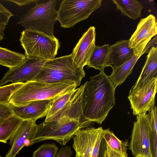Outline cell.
<instances>
[{
  "mask_svg": "<svg viewBox=\"0 0 157 157\" xmlns=\"http://www.w3.org/2000/svg\"><path fill=\"white\" fill-rule=\"evenodd\" d=\"M94 123L75 107L64 106L37 125L29 139V146L51 140L64 146L79 129L92 127Z\"/></svg>",
  "mask_w": 157,
  "mask_h": 157,
  "instance_id": "1",
  "label": "cell"
},
{
  "mask_svg": "<svg viewBox=\"0 0 157 157\" xmlns=\"http://www.w3.org/2000/svg\"><path fill=\"white\" fill-rule=\"evenodd\" d=\"M73 153L71 147L66 146L61 148L56 155V157H70Z\"/></svg>",
  "mask_w": 157,
  "mask_h": 157,
  "instance_id": "30",
  "label": "cell"
},
{
  "mask_svg": "<svg viewBox=\"0 0 157 157\" xmlns=\"http://www.w3.org/2000/svg\"><path fill=\"white\" fill-rule=\"evenodd\" d=\"M75 157H84V156L82 155H76Z\"/></svg>",
  "mask_w": 157,
  "mask_h": 157,
  "instance_id": "36",
  "label": "cell"
},
{
  "mask_svg": "<svg viewBox=\"0 0 157 157\" xmlns=\"http://www.w3.org/2000/svg\"><path fill=\"white\" fill-rule=\"evenodd\" d=\"M25 55L0 46V65L10 69L16 67L22 63Z\"/></svg>",
  "mask_w": 157,
  "mask_h": 157,
  "instance_id": "21",
  "label": "cell"
},
{
  "mask_svg": "<svg viewBox=\"0 0 157 157\" xmlns=\"http://www.w3.org/2000/svg\"><path fill=\"white\" fill-rule=\"evenodd\" d=\"M102 135L106 144L112 150L125 157H128L127 153V141H121L109 128L103 129Z\"/></svg>",
  "mask_w": 157,
  "mask_h": 157,
  "instance_id": "23",
  "label": "cell"
},
{
  "mask_svg": "<svg viewBox=\"0 0 157 157\" xmlns=\"http://www.w3.org/2000/svg\"><path fill=\"white\" fill-rule=\"evenodd\" d=\"M55 98L33 101L21 106L10 105L13 115L23 120L36 121L37 119L46 116Z\"/></svg>",
  "mask_w": 157,
  "mask_h": 157,
  "instance_id": "13",
  "label": "cell"
},
{
  "mask_svg": "<svg viewBox=\"0 0 157 157\" xmlns=\"http://www.w3.org/2000/svg\"><path fill=\"white\" fill-rule=\"evenodd\" d=\"M136 157H146L143 156V155H139L137 156Z\"/></svg>",
  "mask_w": 157,
  "mask_h": 157,
  "instance_id": "37",
  "label": "cell"
},
{
  "mask_svg": "<svg viewBox=\"0 0 157 157\" xmlns=\"http://www.w3.org/2000/svg\"><path fill=\"white\" fill-rule=\"evenodd\" d=\"M6 25L0 24V42L5 38L4 31L6 28Z\"/></svg>",
  "mask_w": 157,
  "mask_h": 157,
  "instance_id": "34",
  "label": "cell"
},
{
  "mask_svg": "<svg viewBox=\"0 0 157 157\" xmlns=\"http://www.w3.org/2000/svg\"><path fill=\"white\" fill-rule=\"evenodd\" d=\"M85 83L83 113L89 120L101 124L115 104V88L104 71Z\"/></svg>",
  "mask_w": 157,
  "mask_h": 157,
  "instance_id": "2",
  "label": "cell"
},
{
  "mask_svg": "<svg viewBox=\"0 0 157 157\" xmlns=\"http://www.w3.org/2000/svg\"><path fill=\"white\" fill-rule=\"evenodd\" d=\"M102 130L99 134L94 147L91 157H98L101 143L103 139Z\"/></svg>",
  "mask_w": 157,
  "mask_h": 157,
  "instance_id": "29",
  "label": "cell"
},
{
  "mask_svg": "<svg viewBox=\"0 0 157 157\" xmlns=\"http://www.w3.org/2000/svg\"><path fill=\"white\" fill-rule=\"evenodd\" d=\"M6 1L10 2L17 4L20 7L29 5L33 3L37 4L38 0H8Z\"/></svg>",
  "mask_w": 157,
  "mask_h": 157,
  "instance_id": "31",
  "label": "cell"
},
{
  "mask_svg": "<svg viewBox=\"0 0 157 157\" xmlns=\"http://www.w3.org/2000/svg\"><path fill=\"white\" fill-rule=\"evenodd\" d=\"M25 82L12 83L0 87V104H9L12 94Z\"/></svg>",
  "mask_w": 157,
  "mask_h": 157,
  "instance_id": "26",
  "label": "cell"
},
{
  "mask_svg": "<svg viewBox=\"0 0 157 157\" xmlns=\"http://www.w3.org/2000/svg\"><path fill=\"white\" fill-rule=\"evenodd\" d=\"M37 126L35 121L23 120L9 140L11 147L5 157H15L25 146V143L29 146V140Z\"/></svg>",
  "mask_w": 157,
  "mask_h": 157,
  "instance_id": "15",
  "label": "cell"
},
{
  "mask_svg": "<svg viewBox=\"0 0 157 157\" xmlns=\"http://www.w3.org/2000/svg\"><path fill=\"white\" fill-rule=\"evenodd\" d=\"M13 115L12 108L9 104H0V123Z\"/></svg>",
  "mask_w": 157,
  "mask_h": 157,
  "instance_id": "28",
  "label": "cell"
},
{
  "mask_svg": "<svg viewBox=\"0 0 157 157\" xmlns=\"http://www.w3.org/2000/svg\"><path fill=\"white\" fill-rule=\"evenodd\" d=\"M157 33L156 17L150 14L140 21L136 30L129 40V47L134 50L142 44L148 43Z\"/></svg>",
  "mask_w": 157,
  "mask_h": 157,
  "instance_id": "14",
  "label": "cell"
},
{
  "mask_svg": "<svg viewBox=\"0 0 157 157\" xmlns=\"http://www.w3.org/2000/svg\"><path fill=\"white\" fill-rule=\"evenodd\" d=\"M102 0H63L57 10V20L64 28L72 27L87 19L101 6Z\"/></svg>",
  "mask_w": 157,
  "mask_h": 157,
  "instance_id": "7",
  "label": "cell"
},
{
  "mask_svg": "<svg viewBox=\"0 0 157 157\" xmlns=\"http://www.w3.org/2000/svg\"><path fill=\"white\" fill-rule=\"evenodd\" d=\"M117 9L122 15L133 20H136L141 16V11L143 8L141 3L136 0H112Z\"/></svg>",
  "mask_w": 157,
  "mask_h": 157,
  "instance_id": "19",
  "label": "cell"
},
{
  "mask_svg": "<svg viewBox=\"0 0 157 157\" xmlns=\"http://www.w3.org/2000/svg\"><path fill=\"white\" fill-rule=\"evenodd\" d=\"M131 136L130 149L135 157L141 155L151 157L150 140V125L148 114L137 115Z\"/></svg>",
  "mask_w": 157,
  "mask_h": 157,
  "instance_id": "8",
  "label": "cell"
},
{
  "mask_svg": "<svg viewBox=\"0 0 157 157\" xmlns=\"http://www.w3.org/2000/svg\"><path fill=\"white\" fill-rule=\"evenodd\" d=\"M128 42L129 40H122L109 46L105 67L110 66L112 70L115 69L133 56V49L129 47Z\"/></svg>",
  "mask_w": 157,
  "mask_h": 157,
  "instance_id": "16",
  "label": "cell"
},
{
  "mask_svg": "<svg viewBox=\"0 0 157 157\" xmlns=\"http://www.w3.org/2000/svg\"><path fill=\"white\" fill-rule=\"evenodd\" d=\"M46 60L26 57L21 64L9 69L0 80V86L10 82L15 83L33 80L40 73Z\"/></svg>",
  "mask_w": 157,
  "mask_h": 157,
  "instance_id": "10",
  "label": "cell"
},
{
  "mask_svg": "<svg viewBox=\"0 0 157 157\" xmlns=\"http://www.w3.org/2000/svg\"><path fill=\"white\" fill-rule=\"evenodd\" d=\"M157 81V78H153L139 87L131 88L128 98L133 115L146 113L155 106Z\"/></svg>",
  "mask_w": 157,
  "mask_h": 157,
  "instance_id": "9",
  "label": "cell"
},
{
  "mask_svg": "<svg viewBox=\"0 0 157 157\" xmlns=\"http://www.w3.org/2000/svg\"><path fill=\"white\" fill-rule=\"evenodd\" d=\"M56 0L36 4V6L21 16L17 24L25 29L41 32L53 36L54 25L57 20Z\"/></svg>",
  "mask_w": 157,
  "mask_h": 157,
  "instance_id": "6",
  "label": "cell"
},
{
  "mask_svg": "<svg viewBox=\"0 0 157 157\" xmlns=\"http://www.w3.org/2000/svg\"><path fill=\"white\" fill-rule=\"evenodd\" d=\"M85 76L83 68L74 62L70 54L46 60L33 80L49 83L73 82L78 86Z\"/></svg>",
  "mask_w": 157,
  "mask_h": 157,
  "instance_id": "4",
  "label": "cell"
},
{
  "mask_svg": "<svg viewBox=\"0 0 157 157\" xmlns=\"http://www.w3.org/2000/svg\"><path fill=\"white\" fill-rule=\"evenodd\" d=\"M77 87V85L73 82H26L12 94L9 104L21 106L33 101L54 99Z\"/></svg>",
  "mask_w": 157,
  "mask_h": 157,
  "instance_id": "3",
  "label": "cell"
},
{
  "mask_svg": "<svg viewBox=\"0 0 157 157\" xmlns=\"http://www.w3.org/2000/svg\"><path fill=\"white\" fill-rule=\"evenodd\" d=\"M1 156L0 155V157H1Z\"/></svg>",
  "mask_w": 157,
  "mask_h": 157,
  "instance_id": "38",
  "label": "cell"
},
{
  "mask_svg": "<svg viewBox=\"0 0 157 157\" xmlns=\"http://www.w3.org/2000/svg\"><path fill=\"white\" fill-rule=\"evenodd\" d=\"M109 46V44H105L101 46L96 45L90 58L87 67H92L100 71L104 70Z\"/></svg>",
  "mask_w": 157,
  "mask_h": 157,
  "instance_id": "20",
  "label": "cell"
},
{
  "mask_svg": "<svg viewBox=\"0 0 157 157\" xmlns=\"http://www.w3.org/2000/svg\"><path fill=\"white\" fill-rule=\"evenodd\" d=\"M76 90L75 89L69 91L55 98L51 104L46 118L52 116L63 107L71 98Z\"/></svg>",
  "mask_w": 157,
  "mask_h": 157,
  "instance_id": "24",
  "label": "cell"
},
{
  "mask_svg": "<svg viewBox=\"0 0 157 157\" xmlns=\"http://www.w3.org/2000/svg\"><path fill=\"white\" fill-rule=\"evenodd\" d=\"M105 149V142L104 140H102L101 143L98 157H104V153Z\"/></svg>",
  "mask_w": 157,
  "mask_h": 157,
  "instance_id": "33",
  "label": "cell"
},
{
  "mask_svg": "<svg viewBox=\"0 0 157 157\" xmlns=\"http://www.w3.org/2000/svg\"><path fill=\"white\" fill-rule=\"evenodd\" d=\"M95 37V27H90L82 35L71 54L74 62L81 68L88 64L96 46Z\"/></svg>",
  "mask_w": 157,
  "mask_h": 157,
  "instance_id": "11",
  "label": "cell"
},
{
  "mask_svg": "<svg viewBox=\"0 0 157 157\" xmlns=\"http://www.w3.org/2000/svg\"><path fill=\"white\" fill-rule=\"evenodd\" d=\"M23 121L13 115L0 123V142L6 143Z\"/></svg>",
  "mask_w": 157,
  "mask_h": 157,
  "instance_id": "22",
  "label": "cell"
},
{
  "mask_svg": "<svg viewBox=\"0 0 157 157\" xmlns=\"http://www.w3.org/2000/svg\"><path fill=\"white\" fill-rule=\"evenodd\" d=\"M13 14L0 3V24L6 25Z\"/></svg>",
  "mask_w": 157,
  "mask_h": 157,
  "instance_id": "27",
  "label": "cell"
},
{
  "mask_svg": "<svg viewBox=\"0 0 157 157\" xmlns=\"http://www.w3.org/2000/svg\"><path fill=\"white\" fill-rule=\"evenodd\" d=\"M147 45H142L137 49L133 50L134 55L129 60L120 67L113 69L111 74L109 76V80L116 88L124 82L132 71L134 66L140 56Z\"/></svg>",
  "mask_w": 157,
  "mask_h": 157,
  "instance_id": "17",
  "label": "cell"
},
{
  "mask_svg": "<svg viewBox=\"0 0 157 157\" xmlns=\"http://www.w3.org/2000/svg\"><path fill=\"white\" fill-rule=\"evenodd\" d=\"M104 157H108L107 153V152H106V149L104 153Z\"/></svg>",
  "mask_w": 157,
  "mask_h": 157,
  "instance_id": "35",
  "label": "cell"
},
{
  "mask_svg": "<svg viewBox=\"0 0 157 157\" xmlns=\"http://www.w3.org/2000/svg\"><path fill=\"white\" fill-rule=\"evenodd\" d=\"M21 34L20 45L26 57L46 60L55 58L60 45L54 35L28 29L23 30Z\"/></svg>",
  "mask_w": 157,
  "mask_h": 157,
  "instance_id": "5",
  "label": "cell"
},
{
  "mask_svg": "<svg viewBox=\"0 0 157 157\" xmlns=\"http://www.w3.org/2000/svg\"><path fill=\"white\" fill-rule=\"evenodd\" d=\"M103 129L101 127H90L79 129L73 138V147L76 155L91 157L97 139Z\"/></svg>",
  "mask_w": 157,
  "mask_h": 157,
  "instance_id": "12",
  "label": "cell"
},
{
  "mask_svg": "<svg viewBox=\"0 0 157 157\" xmlns=\"http://www.w3.org/2000/svg\"><path fill=\"white\" fill-rule=\"evenodd\" d=\"M141 74L132 89L139 87L153 78H157V47H151L148 52Z\"/></svg>",
  "mask_w": 157,
  "mask_h": 157,
  "instance_id": "18",
  "label": "cell"
},
{
  "mask_svg": "<svg viewBox=\"0 0 157 157\" xmlns=\"http://www.w3.org/2000/svg\"><path fill=\"white\" fill-rule=\"evenodd\" d=\"M58 150V147L54 143L45 144L33 152L32 157H55Z\"/></svg>",
  "mask_w": 157,
  "mask_h": 157,
  "instance_id": "25",
  "label": "cell"
},
{
  "mask_svg": "<svg viewBox=\"0 0 157 157\" xmlns=\"http://www.w3.org/2000/svg\"><path fill=\"white\" fill-rule=\"evenodd\" d=\"M106 151L108 157H125L120 153L112 150L106 144Z\"/></svg>",
  "mask_w": 157,
  "mask_h": 157,
  "instance_id": "32",
  "label": "cell"
},
{
  "mask_svg": "<svg viewBox=\"0 0 157 157\" xmlns=\"http://www.w3.org/2000/svg\"><path fill=\"white\" fill-rule=\"evenodd\" d=\"M0 87H1V86H0Z\"/></svg>",
  "mask_w": 157,
  "mask_h": 157,
  "instance_id": "39",
  "label": "cell"
}]
</instances>
